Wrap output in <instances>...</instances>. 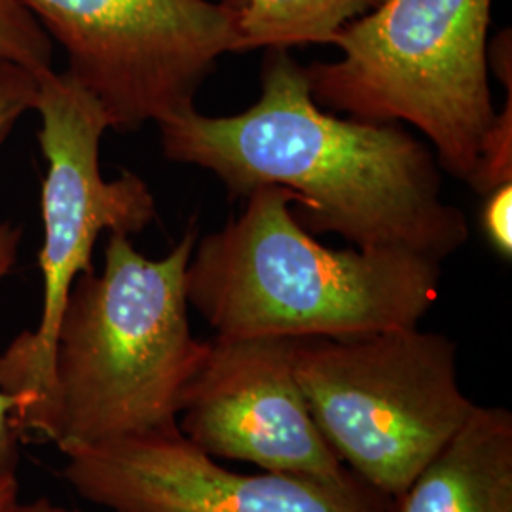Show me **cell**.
<instances>
[{"label":"cell","instance_id":"1","mask_svg":"<svg viewBox=\"0 0 512 512\" xmlns=\"http://www.w3.org/2000/svg\"><path fill=\"white\" fill-rule=\"evenodd\" d=\"M255 105L232 116L196 107L156 124L165 158L211 171L232 198L262 186L300 194L310 234L359 249H406L444 260L469 239L463 211L442 198L437 154L399 122L340 118L319 107L304 67L268 48Z\"/></svg>","mask_w":512,"mask_h":512},{"label":"cell","instance_id":"2","mask_svg":"<svg viewBox=\"0 0 512 512\" xmlns=\"http://www.w3.org/2000/svg\"><path fill=\"white\" fill-rule=\"evenodd\" d=\"M198 238L188 306L219 338H355L418 327L439 298L440 260L406 249H330L291 211L302 198L262 186Z\"/></svg>","mask_w":512,"mask_h":512},{"label":"cell","instance_id":"3","mask_svg":"<svg viewBox=\"0 0 512 512\" xmlns=\"http://www.w3.org/2000/svg\"><path fill=\"white\" fill-rule=\"evenodd\" d=\"M200 238L192 220L158 260L109 234L101 272L80 275L55 336L52 391L35 425L69 454L179 427L184 389L209 342L188 319L186 268Z\"/></svg>","mask_w":512,"mask_h":512},{"label":"cell","instance_id":"4","mask_svg":"<svg viewBox=\"0 0 512 512\" xmlns=\"http://www.w3.org/2000/svg\"><path fill=\"white\" fill-rule=\"evenodd\" d=\"M492 0H384L340 29L342 57L304 67L315 103L366 122H406L461 181L494 120Z\"/></svg>","mask_w":512,"mask_h":512},{"label":"cell","instance_id":"5","mask_svg":"<svg viewBox=\"0 0 512 512\" xmlns=\"http://www.w3.org/2000/svg\"><path fill=\"white\" fill-rule=\"evenodd\" d=\"M294 376L330 448L374 492L397 499L469 418L458 346L418 327L296 338Z\"/></svg>","mask_w":512,"mask_h":512},{"label":"cell","instance_id":"6","mask_svg":"<svg viewBox=\"0 0 512 512\" xmlns=\"http://www.w3.org/2000/svg\"><path fill=\"white\" fill-rule=\"evenodd\" d=\"M35 110L38 145L46 171L40 190L42 311L37 329L21 332L0 353V389L33 404L18 421L19 435L33 433L52 391L55 336L76 279L92 272L95 243L103 234L133 236L156 217V200L135 173L105 179L101 139L110 120L101 103L71 74L54 69L38 76Z\"/></svg>","mask_w":512,"mask_h":512},{"label":"cell","instance_id":"7","mask_svg":"<svg viewBox=\"0 0 512 512\" xmlns=\"http://www.w3.org/2000/svg\"><path fill=\"white\" fill-rule=\"evenodd\" d=\"M67 55V71L116 131L194 107L220 57L239 54L238 14L213 0H19Z\"/></svg>","mask_w":512,"mask_h":512},{"label":"cell","instance_id":"8","mask_svg":"<svg viewBox=\"0 0 512 512\" xmlns=\"http://www.w3.org/2000/svg\"><path fill=\"white\" fill-rule=\"evenodd\" d=\"M294 340H211L202 366L184 389L179 431L213 459L245 461L270 473L370 492L313 420L294 376Z\"/></svg>","mask_w":512,"mask_h":512},{"label":"cell","instance_id":"9","mask_svg":"<svg viewBox=\"0 0 512 512\" xmlns=\"http://www.w3.org/2000/svg\"><path fill=\"white\" fill-rule=\"evenodd\" d=\"M63 469L76 494L114 512H391L378 492H348L302 476L241 475L175 429L73 450Z\"/></svg>","mask_w":512,"mask_h":512},{"label":"cell","instance_id":"10","mask_svg":"<svg viewBox=\"0 0 512 512\" xmlns=\"http://www.w3.org/2000/svg\"><path fill=\"white\" fill-rule=\"evenodd\" d=\"M391 512H512V414L475 404Z\"/></svg>","mask_w":512,"mask_h":512},{"label":"cell","instance_id":"11","mask_svg":"<svg viewBox=\"0 0 512 512\" xmlns=\"http://www.w3.org/2000/svg\"><path fill=\"white\" fill-rule=\"evenodd\" d=\"M236 8L241 52L329 44L384 0H224Z\"/></svg>","mask_w":512,"mask_h":512},{"label":"cell","instance_id":"12","mask_svg":"<svg viewBox=\"0 0 512 512\" xmlns=\"http://www.w3.org/2000/svg\"><path fill=\"white\" fill-rule=\"evenodd\" d=\"M488 65L507 84V105L495 114L482 139L475 171L467 184L486 196L503 184L512 183V55L507 40H495L488 50Z\"/></svg>","mask_w":512,"mask_h":512},{"label":"cell","instance_id":"13","mask_svg":"<svg viewBox=\"0 0 512 512\" xmlns=\"http://www.w3.org/2000/svg\"><path fill=\"white\" fill-rule=\"evenodd\" d=\"M0 57L37 74L54 69L52 38L19 0H0Z\"/></svg>","mask_w":512,"mask_h":512},{"label":"cell","instance_id":"14","mask_svg":"<svg viewBox=\"0 0 512 512\" xmlns=\"http://www.w3.org/2000/svg\"><path fill=\"white\" fill-rule=\"evenodd\" d=\"M21 228L12 222H0V281L16 268ZM33 401L25 395L6 393L0 389V480L18 476V421L29 412Z\"/></svg>","mask_w":512,"mask_h":512},{"label":"cell","instance_id":"15","mask_svg":"<svg viewBox=\"0 0 512 512\" xmlns=\"http://www.w3.org/2000/svg\"><path fill=\"white\" fill-rule=\"evenodd\" d=\"M40 74L0 57V147L19 120L35 110Z\"/></svg>","mask_w":512,"mask_h":512},{"label":"cell","instance_id":"16","mask_svg":"<svg viewBox=\"0 0 512 512\" xmlns=\"http://www.w3.org/2000/svg\"><path fill=\"white\" fill-rule=\"evenodd\" d=\"M480 226L495 253L511 260L512 256V183L503 184L484 196Z\"/></svg>","mask_w":512,"mask_h":512},{"label":"cell","instance_id":"17","mask_svg":"<svg viewBox=\"0 0 512 512\" xmlns=\"http://www.w3.org/2000/svg\"><path fill=\"white\" fill-rule=\"evenodd\" d=\"M0 512H82L76 511V509H67V507H61L54 501H50L48 497H38L35 501H19L14 499L12 503H8L4 509H0Z\"/></svg>","mask_w":512,"mask_h":512},{"label":"cell","instance_id":"18","mask_svg":"<svg viewBox=\"0 0 512 512\" xmlns=\"http://www.w3.org/2000/svg\"><path fill=\"white\" fill-rule=\"evenodd\" d=\"M18 495V476H14V478H6V480H0V509H4L8 503H12L14 499H18Z\"/></svg>","mask_w":512,"mask_h":512}]
</instances>
